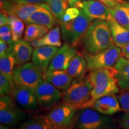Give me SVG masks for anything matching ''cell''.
<instances>
[{"label":"cell","instance_id":"6da1fadb","mask_svg":"<svg viewBox=\"0 0 129 129\" xmlns=\"http://www.w3.org/2000/svg\"><path fill=\"white\" fill-rule=\"evenodd\" d=\"M81 43L85 51L93 54L104 50L114 44L107 21L93 20Z\"/></svg>","mask_w":129,"mask_h":129},{"label":"cell","instance_id":"7a4b0ae2","mask_svg":"<svg viewBox=\"0 0 129 129\" xmlns=\"http://www.w3.org/2000/svg\"><path fill=\"white\" fill-rule=\"evenodd\" d=\"M92 85L91 99L85 108H88L95 100L120 91L117 80L111 69H98L90 71L88 75Z\"/></svg>","mask_w":129,"mask_h":129},{"label":"cell","instance_id":"3957f363","mask_svg":"<svg viewBox=\"0 0 129 129\" xmlns=\"http://www.w3.org/2000/svg\"><path fill=\"white\" fill-rule=\"evenodd\" d=\"M92 85L88 76L74 78L68 88L63 93V101L68 104L83 108L91 99Z\"/></svg>","mask_w":129,"mask_h":129},{"label":"cell","instance_id":"277c9868","mask_svg":"<svg viewBox=\"0 0 129 129\" xmlns=\"http://www.w3.org/2000/svg\"><path fill=\"white\" fill-rule=\"evenodd\" d=\"M93 20L83 9H80V14L76 18L68 22L60 23L62 36L64 43L76 47L81 41Z\"/></svg>","mask_w":129,"mask_h":129},{"label":"cell","instance_id":"5b68a950","mask_svg":"<svg viewBox=\"0 0 129 129\" xmlns=\"http://www.w3.org/2000/svg\"><path fill=\"white\" fill-rule=\"evenodd\" d=\"M114 121L111 117L91 108L79 110L74 129H112Z\"/></svg>","mask_w":129,"mask_h":129},{"label":"cell","instance_id":"8992f818","mask_svg":"<svg viewBox=\"0 0 129 129\" xmlns=\"http://www.w3.org/2000/svg\"><path fill=\"white\" fill-rule=\"evenodd\" d=\"M80 108L65 102L57 104L46 116L55 129H74Z\"/></svg>","mask_w":129,"mask_h":129},{"label":"cell","instance_id":"52a82bcc","mask_svg":"<svg viewBox=\"0 0 129 129\" xmlns=\"http://www.w3.org/2000/svg\"><path fill=\"white\" fill-rule=\"evenodd\" d=\"M83 54L87 63V71L112 68L122 56L121 48L115 44L99 53H90L84 51Z\"/></svg>","mask_w":129,"mask_h":129},{"label":"cell","instance_id":"ba28073f","mask_svg":"<svg viewBox=\"0 0 129 129\" xmlns=\"http://www.w3.org/2000/svg\"><path fill=\"white\" fill-rule=\"evenodd\" d=\"M43 72L32 62L16 67L13 72V80L16 84L26 87L35 90L44 80Z\"/></svg>","mask_w":129,"mask_h":129},{"label":"cell","instance_id":"9c48e42d","mask_svg":"<svg viewBox=\"0 0 129 129\" xmlns=\"http://www.w3.org/2000/svg\"><path fill=\"white\" fill-rule=\"evenodd\" d=\"M26 114L10 94L0 98V122L7 126L15 127L23 121Z\"/></svg>","mask_w":129,"mask_h":129},{"label":"cell","instance_id":"30bf717a","mask_svg":"<svg viewBox=\"0 0 129 129\" xmlns=\"http://www.w3.org/2000/svg\"><path fill=\"white\" fill-rule=\"evenodd\" d=\"M38 106L50 108L59 104L63 99V93L46 80H43L35 90Z\"/></svg>","mask_w":129,"mask_h":129},{"label":"cell","instance_id":"8fae6325","mask_svg":"<svg viewBox=\"0 0 129 129\" xmlns=\"http://www.w3.org/2000/svg\"><path fill=\"white\" fill-rule=\"evenodd\" d=\"M43 8L50 9L48 5L44 3L34 4H19L13 0H6L1 4V11L18 17L25 23L34 13Z\"/></svg>","mask_w":129,"mask_h":129},{"label":"cell","instance_id":"7c38bea8","mask_svg":"<svg viewBox=\"0 0 129 129\" xmlns=\"http://www.w3.org/2000/svg\"><path fill=\"white\" fill-rule=\"evenodd\" d=\"M10 95L21 107L26 110H34L38 108L35 90L26 87L17 85L13 82Z\"/></svg>","mask_w":129,"mask_h":129},{"label":"cell","instance_id":"4fadbf2b","mask_svg":"<svg viewBox=\"0 0 129 129\" xmlns=\"http://www.w3.org/2000/svg\"><path fill=\"white\" fill-rule=\"evenodd\" d=\"M77 53L75 47L65 43L61 46L53 57L48 70H67L71 60Z\"/></svg>","mask_w":129,"mask_h":129},{"label":"cell","instance_id":"5bb4252c","mask_svg":"<svg viewBox=\"0 0 129 129\" xmlns=\"http://www.w3.org/2000/svg\"><path fill=\"white\" fill-rule=\"evenodd\" d=\"M59 47L54 46H41L34 48L32 55V62L43 73L48 70L53 57Z\"/></svg>","mask_w":129,"mask_h":129},{"label":"cell","instance_id":"9a60e30c","mask_svg":"<svg viewBox=\"0 0 129 129\" xmlns=\"http://www.w3.org/2000/svg\"><path fill=\"white\" fill-rule=\"evenodd\" d=\"M88 108L108 116L112 115L122 111L118 97L115 94L106 95L98 98Z\"/></svg>","mask_w":129,"mask_h":129},{"label":"cell","instance_id":"2e32d148","mask_svg":"<svg viewBox=\"0 0 129 129\" xmlns=\"http://www.w3.org/2000/svg\"><path fill=\"white\" fill-rule=\"evenodd\" d=\"M44 79L54 85L62 93L67 90L71 84L73 77L68 73L67 70H48L43 74Z\"/></svg>","mask_w":129,"mask_h":129},{"label":"cell","instance_id":"e0dca14e","mask_svg":"<svg viewBox=\"0 0 129 129\" xmlns=\"http://www.w3.org/2000/svg\"><path fill=\"white\" fill-rule=\"evenodd\" d=\"M81 9L93 20H106L110 14L108 6L95 0L82 1Z\"/></svg>","mask_w":129,"mask_h":129},{"label":"cell","instance_id":"ac0fdd59","mask_svg":"<svg viewBox=\"0 0 129 129\" xmlns=\"http://www.w3.org/2000/svg\"><path fill=\"white\" fill-rule=\"evenodd\" d=\"M111 69L120 91L129 89V59L121 56L115 65Z\"/></svg>","mask_w":129,"mask_h":129},{"label":"cell","instance_id":"d6986e66","mask_svg":"<svg viewBox=\"0 0 129 129\" xmlns=\"http://www.w3.org/2000/svg\"><path fill=\"white\" fill-rule=\"evenodd\" d=\"M33 47L30 42L21 39L14 42L12 46V51L16 60V67H20L29 62L33 53Z\"/></svg>","mask_w":129,"mask_h":129},{"label":"cell","instance_id":"ffe728a7","mask_svg":"<svg viewBox=\"0 0 129 129\" xmlns=\"http://www.w3.org/2000/svg\"><path fill=\"white\" fill-rule=\"evenodd\" d=\"M106 21L109 24L114 44L121 48L129 42V29L118 23L111 14Z\"/></svg>","mask_w":129,"mask_h":129},{"label":"cell","instance_id":"44dd1931","mask_svg":"<svg viewBox=\"0 0 129 129\" xmlns=\"http://www.w3.org/2000/svg\"><path fill=\"white\" fill-rule=\"evenodd\" d=\"M26 24L35 23L47 27L50 29L60 24V22L51 13L50 9L43 8L34 13L25 22Z\"/></svg>","mask_w":129,"mask_h":129},{"label":"cell","instance_id":"7402d4cb","mask_svg":"<svg viewBox=\"0 0 129 129\" xmlns=\"http://www.w3.org/2000/svg\"><path fill=\"white\" fill-rule=\"evenodd\" d=\"M61 28L59 26H56L51 28L46 35L42 38L30 42L33 48L41 46H54L60 47L62 42L60 40Z\"/></svg>","mask_w":129,"mask_h":129},{"label":"cell","instance_id":"603a6c76","mask_svg":"<svg viewBox=\"0 0 129 129\" xmlns=\"http://www.w3.org/2000/svg\"><path fill=\"white\" fill-rule=\"evenodd\" d=\"M67 71L74 78H80L85 76L87 71V63L83 54L77 53L71 61Z\"/></svg>","mask_w":129,"mask_h":129},{"label":"cell","instance_id":"cb8c5ba5","mask_svg":"<svg viewBox=\"0 0 129 129\" xmlns=\"http://www.w3.org/2000/svg\"><path fill=\"white\" fill-rule=\"evenodd\" d=\"M109 13L121 25L129 29V4H120L114 7H109Z\"/></svg>","mask_w":129,"mask_h":129},{"label":"cell","instance_id":"d4e9b609","mask_svg":"<svg viewBox=\"0 0 129 129\" xmlns=\"http://www.w3.org/2000/svg\"><path fill=\"white\" fill-rule=\"evenodd\" d=\"M15 68L16 60L12 51V46H10L7 54L0 57V72L6 75L13 83V72Z\"/></svg>","mask_w":129,"mask_h":129},{"label":"cell","instance_id":"484cf974","mask_svg":"<svg viewBox=\"0 0 129 129\" xmlns=\"http://www.w3.org/2000/svg\"><path fill=\"white\" fill-rule=\"evenodd\" d=\"M19 129H55L47 116H38L25 121Z\"/></svg>","mask_w":129,"mask_h":129},{"label":"cell","instance_id":"4316f807","mask_svg":"<svg viewBox=\"0 0 129 129\" xmlns=\"http://www.w3.org/2000/svg\"><path fill=\"white\" fill-rule=\"evenodd\" d=\"M49 28L35 23L28 24L25 30L23 39L28 42H32L42 38L49 32Z\"/></svg>","mask_w":129,"mask_h":129},{"label":"cell","instance_id":"83f0119b","mask_svg":"<svg viewBox=\"0 0 129 129\" xmlns=\"http://www.w3.org/2000/svg\"><path fill=\"white\" fill-rule=\"evenodd\" d=\"M9 25L10 27L12 34L13 41L16 42L21 40L25 32V24L23 21L14 16L7 13Z\"/></svg>","mask_w":129,"mask_h":129},{"label":"cell","instance_id":"f1b7e54d","mask_svg":"<svg viewBox=\"0 0 129 129\" xmlns=\"http://www.w3.org/2000/svg\"><path fill=\"white\" fill-rule=\"evenodd\" d=\"M46 3L51 13L60 23L62 16L69 5L68 1L67 0H46Z\"/></svg>","mask_w":129,"mask_h":129},{"label":"cell","instance_id":"f546056e","mask_svg":"<svg viewBox=\"0 0 129 129\" xmlns=\"http://www.w3.org/2000/svg\"><path fill=\"white\" fill-rule=\"evenodd\" d=\"M13 83L6 75L0 72V96L9 94Z\"/></svg>","mask_w":129,"mask_h":129},{"label":"cell","instance_id":"4dcf8cb0","mask_svg":"<svg viewBox=\"0 0 129 129\" xmlns=\"http://www.w3.org/2000/svg\"><path fill=\"white\" fill-rule=\"evenodd\" d=\"M0 38L1 40L7 43L9 46H12L14 42L12 39V34L10 25H6L0 28Z\"/></svg>","mask_w":129,"mask_h":129},{"label":"cell","instance_id":"1f68e13d","mask_svg":"<svg viewBox=\"0 0 129 129\" xmlns=\"http://www.w3.org/2000/svg\"><path fill=\"white\" fill-rule=\"evenodd\" d=\"M120 92L117 97L121 108L124 112H129V89L121 91Z\"/></svg>","mask_w":129,"mask_h":129},{"label":"cell","instance_id":"d6a6232c","mask_svg":"<svg viewBox=\"0 0 129 129\" xmlns=\"http://www.w3.org/2000/svg\"><path fill=\"white\" fill-rule=\"evenodd\" d=\"M80 13V10H79V9L76 7H71L68 8L62 16L60 23H65L74 20V19L78 17Z\"/></svg>","mask_w":129,"mask_h":129},{"label":"cell","instance_id":"836d02e7","mask_svg":"<svg viewBox=\"0 0 129 129\" xmlns=\"http://www.w3.org/2000/svg\"><path fill=\"white\" fill-rule=\"evenodd\" d=\"M119 124L122 128L129 129V112H125L119 120Z\"/></svg>","mask_w":129,"mask_h":129},{"label":"cell","instance_id":"e575fe53","mask_svg":"<svg viewBox=\"0 0 129 129\" xmlns=\"http://www.w3.org/2000/svg\"><path fill=\"white\" fill-rule=\"evenodd\" d=\"M97 1H99L100 2L104 3L106 6L111 8L114 7L118 5L125 3L122 0H97Z\"/></svg>","mask_w":129,"mask_h":129},{"label":"cell","instance_id":"d590c367","mask_svg":"<svg viewBox=\"0 0 129 129\" xmlns=\"http://www.w3.org/2000/svg\"><path fill=\"white\" fill-rule=\"evenodd\" d=\"M10 46L7 43L3 40H0V57L4 56L7 54L9 50Z\"/></svg>","mask_w":129,"mask_h":129},{"label":"cell","instance_id":"8d00e7d4","mask_svg":"<svg viewBox=\"0 0 129 129\" xmlns=\"http://www.w3.org/2000/svg\"><path fill=\"white\" fill-rule=\"evenodd\" d=\"M14 2L19 4H40L46 3V0H13Z\"/></svg>","mask_w":129,"mask_h":129},{"label":"cell","instance_id":"74e56055","mask_svg":"<svg viewBox=\"0 0 129 129\" xmlns=\"http://www.w3.org/2000/svg\"><path fill=\"white\" fill-rule=\"evenodd\" d=\"M9 21H8L7 13L6 12L1 11V14H0V26L8 25Z\"/></svg>","mask_w":129,"mask_h":129},{"label":"cell","instance_id":"f35d334b","mask_svg":"<svg viewBox=\"0 0 129 129\" xmlns=\"http://www.w3.org/2000/svg\"><path fill=\"white\" fill-rule=\"evenodd\" d=\"M122 56L129 59V42L121 48Z\"/></svg>","mask_w":129,"mask_h":129},{"label":"cell","instance_id":"ab89813d","mask_svg":"<svg viewBox=\"0 0 129 129\" xmlns=\"http://www.w3.org/2000/svg\"><path fill=\"white\" fill-rule=\"evenodd\" d=\"M81 1L82 0H68L69 6H70L71 7H74V6L75 5V3Z\"/></svg>","mask_w":129,"mask_h":129},{"label":"cell","instance_id":"60d3db41","mask_svg":"<svg viewBox=\"0 0 129 129\" xmlns=\"http://www.w3.org/2000/svg\"><path fill=\"white\" fill-rule=\"evenodd\" d=\"M0 129H13L12 127L7 126V125L3 124H1L0 125Z\"/></svg>","mask_w":129,"mask_h":129},{"label":"cell","instance_id":"b9f144b4","mask_svg":"<svg viewBox=\"0 0 129 129\" xmlns=\"http://www.w3.org/2000/svg\"><path fill=\"white\" fill-rule=\"evenodd\" d=\"M6 1V0H0V1H1V4H2L3 3H4Z\"/></svg>","mask_w":129,"mask_h":129},{"label":"cell","instance_id":"7bdbcfd3","mask_svg":"<svg viewBox=\"0 0 129 129\" xmlns=\"http://www.w3.org/2000/svg\"><path fill=\"white\" fill-rule=\"evenodd\" d=\"M67 1H68V0H67Z\"/></svg>","mask_w":129,"mask_h":129}]
</instances>
